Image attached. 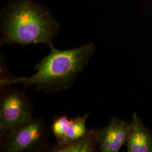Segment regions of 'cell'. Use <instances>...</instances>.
Instances as JSON below:
<instances>
[{
	"instance_id": "cell-4",
	"label": "cell",
	"mask_w": 152,
	"mask_h": 152,
	"mask_svg": "<svg viewBox=\"0 0 152 152\" xmlns=\"http://www.w3.org/2000/svg\"><path fill=\"white\" fill-rule=\"evenodd\" d=\"M49 130L43 120L34 117L19 129L2 146L7 152H39L48 145Z\"/></svg>"
},
{
	"instance_id": "cell-8",
	"label": "cell",
	"mask_w": 152,
	"mask_h": 152,
	"mask_svg": "<svg viewBox=\"0 0 152 152\" xmlns=\"http://www.w3.org/2000/svg\"><path fill=\"white\" fill-rule=\"evenodd\" d=\"M99 129H89L87 134L79 140L63 147L54 146L50 152H94L98 151Z\"/></svg>"
},
{
	"instance_id": "cell-2",
	"label": "cell",
	"mask_w": 152,
	"mask_h": 152,
	"mask_svg": "<svg viewBox=\"0 0 152 152\" xmlns=\"http://www.w3.org/2000/svg\"><path fill=\"white\" fill-rule=\"evenodd\" d=\"M59 30V23L46 9L31 0H18L3 20L1 44H42L50 46Z\"/></svg>"
},
{
	"instance_id": "cell-5",
	"label": "cell",
	"mask_w": 152,
	"mask_h": 152,
	"mask_svg": "<svg viewBox=\"0 0 152 152\" xmlns=\"http://www.w3.org/2000/svg\"><path fill=\"white\" fill-rule=\"evenodd\" d=\"M90 113L68 118L66 114L55 117L51 125V130L55 137L56 147L67 145L79 140L87 134L86 122Z\"/></svg>"
},
{
	"instance_id": "cell-1",
	"label": "cell",
	"mask_w": 152,
	"mask_h": 152,
	"mask_svg": "<svg viewBox=\"0 0 152 152\" xmlns=\"http://www.w3.org/2000/svg\"><path fill=\"white\" fill-rule=\"evenodd\" d=\"M49 55L34 66L37 72L28 77L1 78V86L21 84L24 88L35 86L36 90L58 92L71 86L88 65L95 51L93 42L70 50H59L53 45Z\"/></svg>"
},
{
	"instance_id": "cell-6",
	"label": "cell",
	"mask_w": 152,
	"mask_h": 152,
	"mask_svg": "<svg viewBox=\"0 0 152 152\" xmlns=\"http://www.w3.org/2000/svg\"><path fill=\"white\" fill-rule=\"evenodd\" d=\"M130 129V122L120 118H112L108 125L99 129L98 151L118 152L126 145Z\"/></svg>"
},
{
	"instance_id": "cell-3",
	"label": "cell",
	"mask_w": 152,
	"mask_h": 152,
	"mask_svg": "<svg viewBox=\"0 0 152 152\" xmlns=\"http://www.w3.org/2000/svg\"><path fill=\"white\" fill-rule=\"evenodd\" d=\"M32 104L24 92L6 91L0 103V138L2 147L22 126L33 117Z\"/></svg>"
},
{
	"instance_id": "cell-7",
	"label": "cell",
	"mask_w": 152,
	"mask_h": 152,
	"mask_svg": "<svg viewBox=\"0 0 152 152\" xmlns=\"http://www.w3.org/2000/svg\"><path fill=\"white\" fill-rule=\"evenodd\" d=\"M128 152H152V132L133 113L126 144Z\"/></svg>"
}]
</instances>
